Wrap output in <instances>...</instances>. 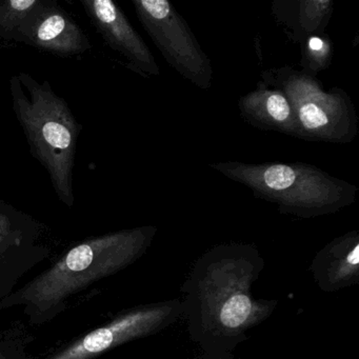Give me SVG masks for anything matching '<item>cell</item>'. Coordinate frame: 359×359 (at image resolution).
Instances as JSON below:
<instances>
[{"instance_id":"13","label":"cell","mask_w":359,"mask_h":359,"mask_svg":"<svg viewBox=\"0 0 359 359\" xmlns=\"http://www.w3.org/2000/svg\"><path fill=\"white\" fill-rule=\"evenodd\" d=\"M252 312V304L250 297L243 294H237L224 302L220 311V321L224 327H241L249 319Z\"/></svg>"},{"instance_id":"14","label":"cell","mask_w":359,"mask_h":359,"mask_svg":"<svg viewBox=\"0 0 359 359\" xmlns=\"http://www.w3.org/2000/svg\"><path fill=\"white\" fill-rule=\"evenodd\" d=\"M0 359H5V357H4L3 355L0 354Z\"/></svg>"},{"instance_id":"11","label":"cell","mask_w":359,"mask_h":359,"mask_svg":"<svg viewBox=\"0 0 359 359\" xmlns=\"http://www.w3.org/2000/svg\"><path fill=\"white\" fill-rule=\"evenodd\" d=\"M47 0H7L0 1V39L20 43Z\"/></svg>"},{"instance_id":"1","label":"cell","mask_w":359,"mask_h":359,"mask_svg":"<svg viewBox=\"0 0 359 359\" xmlns=\"http://www.w3.org/2000/svg\"><path fill=\"white\" fill-rule=\"evenodd\" d=\"M9 87L13 111L31 154L47 170L60 201L72 207L73 169L83 126L49 81L41 83L20 72L10 79Z\"/></svg>"},{"instance_id":"5","label":"cell","mask_w":359,"mask_h":359,"mask_svg":"<svg viewBox=\"0 0 359 359\" xmlns=\"http://www.w3.org/2000/svg\"><path fill=\"white\" fill-rule=\"evenodd\" d=\"M138 20L168 64L199 89L211 88L209 57L184 18L168 0H133Z\"/></svg>"},{"instance_id":"12","label":"cell","mask_w":359,"mask_h":359,"mask_svg":"<svg viewBox=\"0 0 359 359\" xmlns=\"http://www.w3.org/2000/svg\"><path fill=\"white\" fill-rule=\"evenodd\" d=\"M299 45L302 72L315 76L317 73L327 70L331 66L334 45L327 33L310 35Z\"/></svg>"},{"instance_id":"10","label":"cell","mask_w":359,"mask_h":359,"mask_svg":"<svg viewBox=\"0 0 359 359\" xmlns=\"http://www.w3.org/2000/svg\"><path fill=\"white\" fill-rule=\"evenodd\" d=\"M334 11L331 0L274 1L273 15L293 43H300L313 34L325 33Z\"/></svg>"},{"instance_id":"4","label":"cell","mask_w":359,"mask_h":359,"mask_svg":"<svg viewBox=\"0 0 359 359\" xmlns=\"http://www.w3.org/2000/svg\"><path fill=\"white\" fill-rule=\"evenodd\" d=\"M262 81L287 96L295 117L296 137L350 144L358 134V117L344 90H325L316 77L289 66L264 71Z\"/></svg>"},{"instance_id":"3","label":"cell","mask_w":359,"mask_h":359,"mask_svg":"<svg viewBox=\"0 0 359 359\" xmlns=\"http://www.w3.org/2000/svg\"><path fill=\"white\" fill-rule=\"evenodd\" d=\"M151 234L152 229H134L75 245L22 290L20 302L41 313L56 308L69 296L127 266L144 249Z\"/></svg>"},{"instance_id":"9","label":"cell","mask_w":359,"mask_h":359,"mask_svg":"<svg viewBox=\"0 0 359 359\" xmlns=\"http://www.w3.org/2000/svg\"><path fill=\"white\" fill-rule=\"evenodd\" d=\"M238 108L241 117L252 127L296 137L293 109L278 88L260 81L253 91L241 97Z\"/></svg>"},{"instance_id":"8","label":"cell","mask_w":359,"mask_h":359,"mask_svg":"<svg viewBox=\"0 0 359 359\" xmlns=\"http://www.w3.org/2000/svg\"><path fill=\"white\" fill-rule=\"evenodd\" d=\"M161 309H142L90 332L49 359H92L109 348L149 333L165 317Z\"/></svg>"},{"instance_id":"6","label":"cell","mask_w":359,"mask_h":359,"mask_svg":"<svg viewBox=\"0 0 359 359\" xmlns=\"http://www.w3.org/2000/svg\"><path fill=\"white\" fill-rule=\"evenodd\" d=\"M86 13L109 47L129 62V68L144 77L161 76V69L125 13L112 0H81Z\"/></svg>"},{"instance_id":"2","label":"cell","mask_w":359,"mask_h":359,"mask_svg":"<svg viewBox=\"0 0 359 359\" xmlns=\"http://www.w3.org/2000/svg\"><path fill=\"white\" fill-rule=\"evenodd\" d=\"M210 167L247 187L254 196L276 203L281 213L315 217L352 205L358 188L302 163L222 161Z\"/></svg>"},{"instance_id":"7","label":"cell","mask_w":359,"mask_h":359,"mask_svg":"<svg viewBox=\"0 0 359 359\" xmlns=\"http://www.w3.org/2000/svg\"><path fill=\"white\" fill-rule=\"evenodd\" d=\"M20 43L62 57L81 55L92 48L81 27L54 0H47Z\"/></svg>"}]
</instances>
